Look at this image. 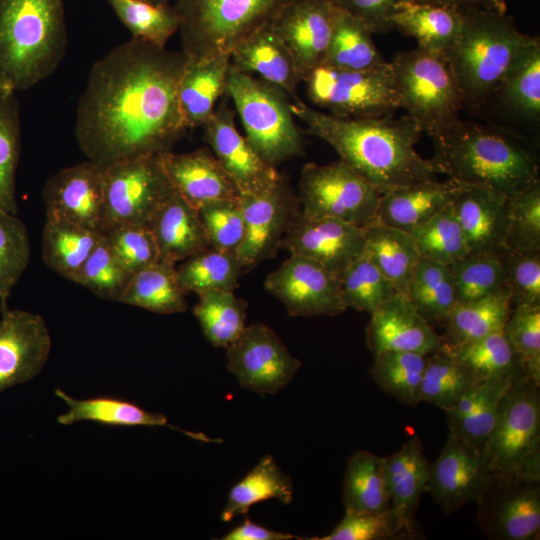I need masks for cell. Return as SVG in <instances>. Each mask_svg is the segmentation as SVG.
<instances>
[{"mask_svg":"<svg viewBox=\"0 0 540 540\" xmlns=\"http://www.w3.org/2000/svg\"><path fill=\"white\" fill-rule=\"evenodd\" d=\"M189 60L182 50L131 38L96 61L75 120L88 160L107 168L171 151L187 130L178 89Z\"/></svg>","mask_w":540,"mask_h":540,"instance_id":"6da1fadb","label":"cell"},{"mask_svg":"<svg viewBox=\"0 0 540 540\" xmlns=\"http://www.w3.org/2000/svg\"><path fill=\"white\" fill-rule=\"evenodd\" d=\"M291 110L307 134L328 143L340 161L351 167L381 194L397 187L436 179L430 159L415 148L422 131L407 114L342 118L316 110L298 98Z\"/></svg>","mask_w":540,"mask_h":540,"instance_id":"7a4b0ae2","label":"cell"},{"mask_svg":"<svg viewBox=\"0 0 540 540\" xmlns=\"http://www.w3.org/2000/svg\"><path fill=\"white\" fill-rule=\"evenodd\" d=\"M432 140L437 174L459 184L510 198L540 181L535 142L507 127L459 119Z\"/></svg>","mask_w":540,"mask_h":540,"instance_id":"3957f363","label":"cell"},{"mask_svg":"<svg viewBox=\"0 0 540 540\" xmlns=\"http://www.w3.org/2000/svg\"><path fill=\"white\" fill-rule=\"evenodd\" d=\"M66 47L63 0H0V89L16 93L38 84Z\"/></svg>","mask_w":540,"mask_h":540,"instance_id":"277c9868","label":"cell"},{"mask_svg":"<svg viewBox=\"0 0 540 540\" xmlns=\"http://www.w3.org/2000/svg\"><path fill=\"white\" fill-rule=\"evenodd\" d=\"M532 38L520 32L506 13L488 10L463 13L460 34L444 57L457 82L464 107L479 109L492 98Z\"/></svg>","mask_w":540,"mask_h":540,"instance_id":"5b68a950","label":"cell"},{"mask_svg":"<svg viewBox=\"0 0 540 540\" xmlns=\"http://www.w3.org/2000/svg\"><path fill=\"white\" fill-rule=\"evenodd\" d=\"M242 122L245 138L269 164L304 155V139L281 88L229 68L226 92Z\"/></svg>","mask_w":540,"mask_h":540,"instance_id":"8992f818","label":"cell"},{"mask_svg":"<svg viewBox=\"0 0 540 540\" xmlns=\"http://www.w3.org/2000/svg\"><path fill=\"white\" fill-rule=\"evenodd\" d=\"M292 0H175L182 51L199 60L230 55L243 38L271 23Z\"/></svg>","mask_w":540,"mask_h":540,"instance_id":"52a82bcc","label":"cell"},{"mask_svg":"<svg viewBox=\"0 0 540 540\" xmlns=\"http://www.w3.org/2000/svg\"><path fill=\"white\" fill-rule=\"evenodd\" d=\"M400 107L431 138L457 122L462 96L444 55L420 48L401 51L390 61Z\"/></svg>","mask_w":540,"mask_h":540,"instance_id":"ba28073f","label":"cell"},{"mask_svg":"<svg viewBox=\"0 0 540 540\" xmlns=\"http://www.w3.org/2000/svg\"><path fill=\"white\" fill-rule=\"evenodd\" d=\"M484 451L494 472L540 476V385L526 375L502 397Z\"/></svg>","mask_w":540,"mask_h":540,"instance_id":"9c48e42d","label":"cell"},{"mask_svg":"<svg viewBox=\"0 0 540 540\" xmlns=\"http://www.w3.org/2000/svg\"><path fill=\"white\" fill-rule=\"evenodd\" d=\"M303 82L310 102L336 117H379L401 108L390 62L368 70L319 66Z\"/></svg>","mask_w":540,"mask_h":540,"instance_id":"30bf717a","label":"cell"},{"mask_svg":"<svg viewBox=\"0 0 540 540\" xmlns=\"http://www.w3.org/2000/svg\"><path fill=\"white\" fill-rule=\"evenodd\" d=\"M301 213L330 217L365 227L376 221L381 193L363 176L341 162L307 163L299 182Z\"/></svg>","mask_w":540,"mask_h":540,"instance_id":"8fae6325","label":"cell"},{"mask_svg":"<svg viewBox=\"0 0 540 540\" xmlns=\"http://www.w3.org/2000/svg\"><path fill=\"white\" fill-rule=\"evenodd\" d=\"M174 192L159 155L143 156L104 168L102 233L119 225L148 226Z\"/></svg>","mask_w":540,"mask_h":540,"instance_id":"7c38bea8","label":"cell"},{"mask_svg":"<svg viewBox=\"0 0 540 540\" xmlns=\"http://www.w3.org/2000/svg\"><path fill=\"white\" fill-rule=\"evenodd\" d=\"M477 503V522L489 539H539L540 476L494 472Z\"/></svg>","mask_w":540,"mask_h":540,"instance_id":"4fadbf2b","label":"cell"},{"mask_svg":"<svg viewBox=\"0 0 540 540\" xmlns=\"http://www.w3.org/2000/svg\"><path fill=\"white\" fill-rule=\"evenodd\" d=\"M227 369L246 390L276 394L284 389L302 366L267 325L246 326L226 348Z\"/></svg>","mask_w":540,"mask_h":540,"instance_id":"5bb4252c","label":"cell"},{"mask_svg":"<svg viewBox=\"0 0 540 540\" xmlns=\"http://www.w3.org/2000/svg\"><path fill=\"white\" fill-rule=\"evenodd\" d=\"M264 287L293 317L334 316L346 310L340 277L304 256L290 255L268 274Z\"/></svg>","mask_w":540,"mask_h":540,"instance_id":"9a60e30c","label":"cell"},{"mask_svg":"<svg viewBox=\"0 0 540 540\" xmlns=\"http://www.w3.org/2000/svg\"><path fill=\"white\" fill-rule=\"evenodd\" d=\"M299 204L282 175L261 194L240 195L245 233L236 256L244 271L276 255Z\"/></svg>","mask_w":540,"mask_h":540,"instance_id":"2e32d148","label":"cell"},{"mask_svg":"<svg viewBox=\"0 0 540 540\" xmlns=\"http://www.w3.org/2000/svg\"><path fill=\"white\" fill-rule=\"evenodd\" d=\"M494 471L484 450L476 449L448 430L439 456L429 463L426 492L446 513L478 502Z\"/></svg>","mask_w":540,"mask_h":540,"instance_id":"e0dca14e","label":"cell"},{"mask_svg":"<svg viewBox=\"0 0 540 540\" xmlns=\"http://www.w3.org/2000/svg\"><path fill=\"white\" fill-rule=\"evenodd\" d=\"M203 139L231 178L239 195L261 194L280 177L236 128L235 111L224 97L203 125Z\"/></svg>","mask_w":540,"mask_h":540,"instance_id":"ac0fdd59","label":"cell"},{"mask_svg":"<svg viewBox=\"0 0 540 540\" xmlns=\"http://www.w3.org/2000/svg\"><path fill=\"white\" fill-rule=\"evenodd\" d=\"M280 248L322 264L340 275L364 253L362 227L340 219L307 217L299 210L290 222Z\"/></svg>","mask_w":540,"mask_h":540,"instance_id":"d6986e66","label":"cell"},{"mask_svg":"<svg viewBox=\"0 0 540 540\" xmlns=\"http://www.w3.org/2000/svg\"><path fill=\"white\" fill-rule=\"evenodd\" d=\"M0 393L36 377L52 340L44 318L20 309L0 310Z\"/></svg>","mask_w":540,"mask_h":540,"instance_id":"ffe728a7","label":"cell"},{"mask_svg":"<svg viewBox=\"0 0 540 540\" xmlns=\"http://www.w3.org/2000/svg\"><path fill=\"white\" fill-rule=\"evenodd\" d=\"M46 217L102 233L104 168L87 160L52 175L43 188Z\"/></svg>","mask_w":540,"mask_h":540,"instance_id":"44dd1931","label":"cell"},{"mask_svg":"<svg viewBox=\"0 0 540 540\" xmlns=\"http://www.w3.org/2000/svg\"><path fill=\"white\" fill-rule=\"evenodd\" d=\"M338 6L333 0H292L271 22L304 78L325 60Z\"/></svg>","mask_w":540,"mask_h":540,"instance_id":"7402d4cb","label":"cell"},{"mask_svg":"<svg viewBox=\"0 0 540 540\" xmlns=\"http://www.w3.org/2000/svg\"><path fill=\"white\" fill-rule=\"evenodd\" d=\"M366 341L373 355L384 351L429 355L442 347L440 335L398 292L371 314Z\"/></svg>","mask_w":540,"mask_h":540,"instance_id":"603a6c76","label":"cell"},{"mask_svg":"<svg viewBox=\"0 0 540 540\" xmlns=\"http://www.w3.org/2000/svg\"><path fill=\"white\" fill-rule=\"evenodd\" d=\"M174 190L197 210L210 202L238 201L239 192L213 152L201 147L187 153L159 154Z\"/></svg>","mask_w":540,"mask_h":540,"instance_id":"cb8c5ba5","label":"cell"},{"mask_svg":"<svg viewBox=\"0 0 540 540\" xmlns=\"http://www.w3.org/2000/svg\"><path fill=\"white\" fill-rule=\"evenodd\" d=\"M509 199L485 188L462 185L452 201L468 252H503Z\"/></svg>","mask_w":540,"mask_h":540,"instance_id":"d4e9b609","label":"cell"},{"mask_svg":"<svg viewBox=\"0 0 540 540\" xmlns=\"http://www.w3.org/2000/svg\"><path fill=\"white\" fill-rule=\"evenodd\" d=\"M230 67L258 75L260 79L284 90L291 99L298 98L297 87L302 77L290 50L271 23L235 45L230 53Z\"/></svg>","mask_w":540,"mask_h":540,"instance_id":"484cf974","label":"cell"},{"mask_svg":"<svg viewBox=\"0 0 540 540\" xmlns=\"http://www.w3.org/2000/svg\"><path fill=\"white\" fill-rule=\"evenodd\" d=\"M386 486L390 511L402 536H415V517L429 478V462L418 437L408 439L385 457Z\"/></svg>","mask_w":540,"mask_h":540,"instance_id":"4316f807","label":"cell"},{"mask_svg":"<svg viewBox=\"0 0 540 540\" xmlns=\"http://www.w3.org/2000/svg\"><path fill=\"white\" fill-rule=\"evenodd\" d=\"M461 186L448 178L445 181L433 179L389 190L380 197L376 221L411 233L449 206Z\"/></svg>","mask_w":540,"mask_h":540,"instance_id":"83f0119b","label":"cell"},{"mask_svg":"<svg viewBox=\"0 0 540 540\" xmlns=\"http://www.w3.org/2000/svg\"><path fill=\"white\" fill-rule=\"evenodd\" d=\"M148 227L160 261L176 264L210 247L198 210L175 190L155 212Z\"/></svg>","mask_w":540,"mask_h":540,"instance_id":"f1b7e54d","label":"cell"},{"mask_svg":"<svg viewBox=\"0 0 540 540\" xmlns=\"http://www.w3.org/2000/svg\"><path fill=\"white\" fill-rule=\"evenodd\" d=\"M515 379L494 377L470 387L452 408L445 411L449 431L476 449L484 450L497 419L500 401Z\"/></svg>","mask_w":540,"mask_h":540,"instance_id":"f546056e","label":"cell"},{"mask_svg":"<svg viewBox=\"0 0 540 540\" xmlns=\"http://www.w3.org/2000/svg\"><path fill=\"white\" fill-rule=\"evenodd\" d=\"M54 393L68 406L67 412L57 417V422L61 425L67 426L80 421H93L102 425L116 427H169L182 431L187 436L198 441H216L203 433L183 431L173 427L164 414L147 411L127 399L112 396L77 399L59 388Z\"/></svg>","mask_w":540,"mask_h":540,"instance_id":"4dcf8cb0","label":"cell"},{"mask_svg":"<svg viewBox=\"0 0 540 540\" xmlns=\"http://www.w3.org/2000/svg\"><path fill=\"white\" fill-rule=\"evenodd\" d=\"M230 55H218L189 63L181 78L178 100L187 129L203 126L212 116L216 103L226 92Z\"/></svg>","mask_w":540,"mask_h":540,"instance_id":"1f68e13d","label":"cell"},{"mask_svg":"<svg viewBox=\"0 0 540 540\" xmlns=\"http://www.w3.org/2000/svg\"><path fill=\"white\" fill-rule=\"evenodd\" d=\"M462 23V12L414 1L401 4L392 17L394 28L413 37L418 43L417 48L440 55L456 42Z\"/></svg>","mask_w":540,"mask_h":540,"instance_id":"d6a6232c","label":"cell"},{"mask_svg":"<svg viewBox=\"0 0 540 540\" xmlns=\"http://www.w3.org/2000/svg\"><path fill=\"white\" fill-rule=\"evenodd\" d=\"M511 311V300L506 289L457 303L440 335L442 347H458L502 330Z\"/></svg>","mask_w":540,"mask_h":540,"instance_id":"836d02e7","label":"cell"},{"mask_svg":"<svg viewBox=\"0 0 540 540\" xmlns=\"http://www.w3.org/2000/svg\"><path fill=\"white\" fill-rule=\"evenodd\" d=\"M365 249L379 270L398 293L406 294L414 269L420 259L410 233L377 221L362 227Z\"/></svg>","mask_w":540,"mask_h":540,"instance_id":"e575fe53","label":"cell"},{"mask_svg":"<svg viewBox=\"0 0 540 540\" xmlns=\"http://www.w3.org/2000/svg\"><path fill=\"white\" fill-rule=\"evenodd\" d=\"M492 97L511 115L538 123L540 119V40L533 36L515 59Z\"/></svg>","mask_w":540,"mask_h":540,"instance_id":"d590c367","label":"cell"},{"mask_svg":"<svg viewBox=\"0 0 540 540\" xmlns=\"http://www.w3.org/2000/svg\"><path fill=\"white\" fill-rule=\"evenodd\" d=\"M293 491L291 478L282 471L272 455H264L229 490L221 520L230 522L239 515L246 516L253 505L269 499L288 505L293 499Z\"/></svg>","mask_w":540,"mask_h":540,"instance_id":"8d00e7d4","label":"cell"},{"mask_svg":"<svg viewBox=\"0 0 540 540\" xmlns=\"http://www.w3.org/2000/svg\"><path fill=\"white\" fill-rule=\"evenodd\" d=\"M346 512L380 513L390 510L385 457L355 450L347 461L342 487Z\"/></svg>","mask_w":540,"mask_h":540,"instance_id":"74e56055","label":"cell"},{"mask_svg":"<svg viewBox=\"0 0 540 540\" xmlns=\"http://www.w3.org/2000/svg\"><path fill=\"white\" fill-rule=\"evenodd\" d=\"M428 324L444 327L458 303L449 265L420 257L406 294Z\"/></svg>","mask_w":540,"mask_h":540,"instance_id":"f35d334b","label":"cell"},{"mask_svg":"<svg viewBox=\"0 0 540 540\" xmlns=\"http://www.w3.org/2000/svg\"><path fill=\"white\" fill-rule=\"evenodd\" d=\"M101 235L68 220L46 217L42 235L43 261L57 274L72 281Z\"/></svg>","mask_w":540,"mask_h":540,"instance_id":"ab89813d","label":"cell"},{"mask_svg":"<svg viewBox=\"0 0 540 540\" xmlns=\"http://www.w3.org/2000/svg\"><path fill=\"white\" fill-rule=\"evenodd\" d=\"M185 295L175 264L159 261L133 274L119 302L168 315L187 310Z\"/></svg>","mask_w":540,"mask_h":540,"instance_id":"60d3db41","label":"cell"},{"mask_svg":"<svg viewBox=\"0 0 540 540\" xmlns=\"http://www.w3.org/2000/svg\"><path fill=\"white\" fill-rule=\"evenodd\" d=\"M372 35L364 22L338 7L329 48L321 66L368 70L386 63Z\"/></svg>","mask_w":540,"mask_h":540,"instance_id":"b9f144b4","label":"cell"},{"mask_svg":"<svg viewBox=\"0 0 540 540\" xmlns=\"http://www.w3.org/2000/svg\"><path fill=\"white\" fill-rule=\"evenodd\" d=\"M235 253L207 247L186 258L176 268L181 288L187 294L210 291H231L239 286L244 273Z\"/></svg>","mask_w":540,"mask_h":540,"instance_id":"7bdbcfd3","label":"cell"},{"mask_svg":"<svg viewBox=\"0 0 540 540\" xmlns=\"http://www.w3.org/2000/svg\"><path fill=\"white\" fill-rule=\"evenodd\" d=\"M373 356L368 371L380 390L401 403L416 406L428 355L384 351Z\"/></svg>","mask_w":540,"mask_h":540,"instance_id":"ee69618b","label":"cell"},{"mask_svg":"<svg viewBox=\"0 0 540 540\" xmlns=\"http://www.w3.org/2000/svg\"><path fill=\"white\" fill-rule=\"evenodd\" d=\"M507 254L508 251L468 252L450 264L458 303L483 298L506 289Z\"/></svg>","mask_w":540,"mask_h":540,"instance_id":"f6af8a7d","label":"cell"},{"mask_svg":"<svg viewBox=\"0 0 540 540\" xmlns=\"http://www.w3.org/2000/svg\"><path fill=\"white\" fill-rule=\"evenodd\" d=\"M193 314L208 342L227 348L245 329L247 302L231 291H210L198 295Z\"/></svg>","mask_w":540,"mask_h":540,"instance_id":"bcb514c9","label":"cell"},{"mask_svg":"<svg viewBox=\"0 0 540 540\" xmlns=\"http://www.w3.org/2000/svg\"><path fill=\"white\" fill-rule=\"evenodd\" d=\"M441 348L468 368L479 381L494 377L517 378L526 375L503 330L458 347Z\"/></svg>","mask_w":540,"mask_h":540,"instance_id":"7dc6e473","label":"cell"},{"mask_svg":"<svg viewBox=\"0 0 540 540\" xmlns=\"http://www.w3.org/2000/svg\"><path fill=\"white\" fill-rule=\"evenodd\" d=\"M478 382L480 381L468 368L440 348L428 355L419 399L420 402L430 403L446 411Z\"/></svg>","mask_w":540,"mask_h":540,"instance_id":"c3c4849f","label":"cell"},{"mask_svg":"<svg viewBox=\"0 0 540 540\" xmlns=\"http://www.w3.org/2000/svg\"><path fill=\"white\" fill-rule=\"evenodd\" d=\"M132 38L166 47L168 40L179 30V17L169 2L146 0H106Z\"/></svg>","mask_w":540,"mask_h":540,"instance_id":"681fc988","label":"cell"},{"mask_svg":"<svg viewBox=\"0 0 540 540\" xmlns=\"http://www.w3.org/2000/svg\"><path fill=\"white\" fill-rule=\"evenodd\" d=\"M397 291L364 252L340 275L343 305L372 314Z\"/></svg>","mask_w":540,"mask_h":540,"instance_id":"f907efd6","label":"cell"},{"mask_svg":"<svg viewBox=\"0 0 540 540\" xmlns=\"http://www.w3.org/2000/svg\"><path fill=\"white\" fill-rule=\"evenodd\" d=\"M20 136L16 93L0 89V208L16 215L15 175L20 155Z\"/></svg>","mask_w":540,"mask_h":540,"instance_id":"816d5d0a","label":"cell"},{"mask_svg":"<svg viewBox=\"0 0 540 540\" xmlns=\"http://www.w3.org/2000/svg\"><path fill=\"white\" fill-rule=\"evenodd\" d=\"M132 276L114 254L102 233L97 245L72 281L101 299L119 302Z\"/></svg>","mask_w":540,"mask_h":540,"instance_id":"f5cc1de1","label":"cell"},{"mask_svg":"<svg viewBox=\"0 0 540 540\" xmlns=\"http://www.w3.org/2000/svg\"><path fill=\"white\" fill-rule=\"evenodd\" d=\"M410 234L422 258L450 265L468 253L452 203Z\"/></svg>","mask_w":540,"mask_h":540,"instance_id":"db71d44e","label":"cell"},{"mask_svg":"<svg viewBox=\"0 0 540 540\" xmlns=\"http://www.w3.org/2000/svg\"><path fill=\"white\" fill-rule=\"evenodd\" d=\"M30 258L27 229L17 217L0 208V310L8 307L10 294Z\"/></svg>","mask_w":540,"mask_h":540,"instance_id":"11a10c76","label":"cell"},{"mask_svg":"<svg viewBox=\"0 0 540 540\" xmlns=\"http://www.w3.org/2000/svg\"><path fill=\"white\" fill-rule=\"evenodd\" d=\"M505 248L540 252V181L510 197Z\"/></svg>","mask_w":540,"mask_h":540,"instance_id":"9f6ffc18","label":"cell"},{"mask_svg":"<svg viewBox=\"0 0 540 540\" xmlns=\"http://www.w3.org/2000/svg\"><path fill=\"white\" fill-rule=\"evenodd\" d=\"M502 330L527 377L540 385V306L513 308Z\"/></svg>","mask_w":540,"mask_h":540,"instance_id":"6f0895ef","label":"cell"},{"mask_svg":"<svg viewBox=\"0 0 540 540\" xmlns=\"http://www.w3.org/2000/svg\"><path fill=\"white\" fill-rule=\"evenodd\" d=\"M198 214L210 247L236 254L245 233L240 199L207 203Z\"/></svg>","mask_w":540,"mask_h":540,"instance_id":"680465c9","label":"cell"},{"mask_svg":"<svg viewBox=\"0 0 540 540\" xmlns=\"http://www.w3.org/2000/svg\"><path fill=\"white\" fill-rule=\"evenodd\" d=\"M103 235L119 261L132 274L160 261L156 241L146 225H119Z\"/></svg>","mask_w":540,"mask_h":540,"instance_id":"91938a15","label":"cell"},{"mask_svg":"<svg viewBox=\"0 0 540 540\" xmlns=\"http://www.w3.org/2000/svg\"><path fill=\"white\" fill-rule=\"evenodd\" d=\"M505 288L512 309L540 306V252L508 251Z\"/></svg>","mask_w":540,"mask_h":540,"instance_id":"94428289","label":"cell"},{"mask_svg":"<svg viewBox=\"0 0 540 540\" xmlns=\"http://www.w3.org/2000/svg\"><path fill=\"white\" fill-rule=\"evenodd\" d=\"M402 536L390 510L380 513L346 512L327 535L308 540H385Z\"/></svg>","mask_w":540,"mask_h":540,"instance_id":"6125c7cd","label":"cell"},{"mask_svg":"<svg viewBox=\"0 0 540 540\" xmlns=\"http://www.w3.org/2000/svg\"><path fill=\"white\" fill-rule=\"evenodd\" d=\"M413 0H333L342 10L359 18L373 34L394 29L392 17L398 7Z\"/></svg>","mask_w":540,"mask_h":540,"instance_id":"be15d7a7","label":"cell"},{"mask_svg":"<svg viewBox=\"0 0 540 540\" xmlns=\"http://www.w3.org/2000/svg\"><path fill=\"white\" fill-rule=\"evenodd\" d=\"M221 540H293L296 535L267 528L245 518L239 525L226 533Z\"/></svg>","mask_w":540,"mask_h":540,"instance_id":"e7e4bbea","label":"cell"},{"mask_svg":"<svg viewBox=\"0 0 540 540\" xmlns=\"http://www.w3.org/2000/svg\"><path fill=\"white\" fill-rule=\"evenodd\" d=\"M418 3L434 4L465 13L471 10H488L506 13V0H413Z\"/></svg>","mask_w":540,"mask_h":540,"instance_id":"03108f58","label":"cell"},{"mask_svg":"<svg viewBox=\"0 0 540 540\" xmlns=\"http://www.w3.org/2000/svg\"><path fill=\"white\" fill-rule=\"evenodd\" d=\"M146 1L153 2V3H164V2H168L169 0H146Z\"/></svg>","mask_w":540,"mask_h":540,"instance_id":"003e7915","label":"cell"}]
</instances>
